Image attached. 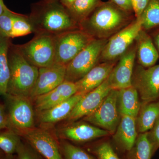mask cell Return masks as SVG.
<instances>
[{
	"label": "cell",
	"mask_w": 159,
	"mask_h": 159,
	"mask_svg": "<svg viewBox=\"0 0 159 159\" xmlns=\"http://www.w3.org/2000/svg\"><path fill=\"white\" fill-rule=\"evenodd\" d=\"M34 34L53 35L66 31L80 29L68 9L60 1L40 0L31 6L29 16Z\"/></svg>",
	"instance_id": "obj_1"
},
{
	"label": "cell",
	"mask_w": 159,
	"mask_h": 159,
	"mask_svg": "<svg viewBox=\"0 0 159 159\" xmlns=\"http://www.w3.org/2000/svg\"><path fill=\"white\" fill-rule=\"evenodd\" d=\"M134 16L109 1L102 2L79 28L94 39H109L132 22Z\"/></svg>",
	"instance_id": "obj_2"
},
{
	"label": "cell",
	"mask_w": 159,
	"mask_h": 159,
	"mask_svg": "<svg viewBox=\"0 0 159 159\" xmlns=\"http://www.w3.org/2000/svg\"><path fill=\"white\" fill-rule=\"evenodd\" d=\"M8 59L10 75L7 95L30 97L37 80L39 68L30 63L16 45L12 43L9 48Z\"/></svg>",
	"instance_id": "obj_3"
},
{
	"label": "cell",
	"mask_w": 159,
	"mask_h": 159,
	"mask_svg": "<svg viewBox=\"0 0 159 159\" xmlns=\"http://www.w3.org/2000/svg\"><path fill=\"white\" fill-rule=\"evenodd\" d=\"M108 39H93L66 67L65 80L75 83L95 66Z\"/></svg>",
	"instance_id": "obj_4"
},
{
	"label": "cell",
	"mask_w": 159,
	"mask_h": 159,
	"mask_svg": "<svg viewBox=\"0 0 159 159\" xmlns=\"http://www.w3.org/2000/svg\"><path fill=\"white\" fill-rule=\"evenodd\" d=\"M54 35L48 34H34L28 42L16 45L25 58L37 67H45L55 63Z\"/></svg>",
	"instance_id": "obj_5"
},
{
	"label": "cell",
	"mask_w": 159,
	"mask_h": 159,
	"mask_svg": "<svg viewBox=\"0 0 159 159\" xmlns=\"http://www.w3.org/2000/svg\"><path fill=\"white\" fill-rule=\"evenodd\" d=\"M93 39L80 29L54 35L55 63L66 66Z\"/></svg>",
	"instance_id": "obj_6"
},
{
	"label": "cell",
	"mask_w": 159,
	"mask_h": 159,
	"mask_svg": "<svg viewBox=\"0 0 159 159\" xmlns=\"http://www.w3.org/2000/svg\"><path fill=\"white\" fill-rule=\"evenodd\" d=\"M142 29L141 18L135 17L129 25L109 39L100 55L99 63L117 61L135 42Z\"/></svg>",
	"instance_id": "obj_7"
},
{
	"label": "cell",
	"mask_w": 159,
	"mask_h": 159,
	"mask_svg": "<svg viewBox=\"0 0 159 159\" xmlns=\"http://www.w3.org/2000/svg\"><path fill=\"white\" fill-rule=\"evenodd\" d=\"M118 96V90L112 89L99 107L84 120L113 134L121 118L117 104Z\"/></svg>",
	"instance_id": "obj_8"
},
{
	"label": "cell",
	"mask_w": 159,
	"mask_h": 159,
	"mask_svg": "<svg viewBox=\"0 0 159 159\" xmlns=\"http://www.w3.org/2000/svg\"><path fill=\"white\" fill-rule=\"evenodd\" d=\"M132 85L136 89L142 103L159 99V65L148 68L137 66L134 71Z\"/></svg>",
	"instance_id": "obj_9"
},
{
	"label": "cell",
	"mask_w": 159,
	"mask_h": 159,
	"mask_svg": "<svg viewBox=\"0 0 159 159\" xmlns=\"http://www.w3.org/2000/svg\"><path fill=\"white\" fill-rule=\"evenodd\" d=\"M10 125L16 132L34 128V114L31 98L7 95Z\"/></svg>",
	"instance_id": "obj_10"
},
{
	"label": "cell",
	"mask_w": 159,
	"mask_h": 159,
	"mask_svg": "<svg viewBox=\"0 0 159 159\" xmlns=\"http://www.w3.org/2000/svg\"><path fill=\"white\" fill-rule=\"evenodd\" d=\"M16 133L45 159H63L57 141L47 131L33 128Z\"/></svg>",
	"instance_id": "obj_11"
},
{
	"label": "cell",
	"mask_w": 159,
	"mask_h": 159,
	"mask_svg": "<svg viewBox=\"0 0 159 159\" xmlns=\"http://www.w3.org/2000/svg\"><path fill=\"white\" fill-rule=\"evenodd\" d=\"M112 89L108 78L101 85L83 96L71 112L67 120L74 122L95 111Z\"/></svg>",
	"instance_id": "obj_12"
},
{
	"label": "cell",
	"mask_w": 159,
	"mask_h": 159,
	"mask_svg": "<svg viewBox=\"0 0 159 159\" xmlns=\"http://www.w3.org/2000/svg\"><path fill=\"white\" fill-rule=\"evenodd\" d=\"M66 67L54 63L52 65L39 69L37 80L31 92L30 98L34 99L48 93L65 81Z\"/></svg>",
	"instance_id": "obj_13"
},
{
	"label": "cell",
	"mask_w": 159,
	"mask_h": 159,
	"mask_svg": "<svg viewBox=\"0 0 159 159\" xmlns=\"http://www.w3.org/2000/svg\"><path fill=\"white\" fill-rule=\"evenodd\" d=\"M136 55V46H134L119 58L108 77L112 89L119 90L132 85L134 64Z\"/></svg>",
	"instance_id": "obj_14"
},
{
	"label": "cell",
	"mask_w": 159,
	"mask_h": 159,
	"mask_svg": "<svg viewBox=\"0 0 159 159\" xmlns=\"http://www.w3.org/2000/svg\"><path fill=\"white\" fill-rule=\"evenodd\" d=\"M59 134L61 139L78 142H88L111 134L107 131L84 122L67 125L60 130Z\"/></svg>",
	"instance_id": "obj_15"
},
{
	"label": "cell",
	"mask_w": 159,
	"mask_h": 159,
	"mask_svg": "<svg viewBox=\"0 0 159 159\" xmlns=\"http://www.w3.org/2000/svg\"><path fill=\"white\" fill-rule=\"evenodd\" d=\"M116 63L117 61H108L99 63L95 66L75 83L77 93L85 95L101 85L108 78Z\"/></svg>",
	"instance_id": "obj_16"
},
{
	"label": "cell",
	"mask_w": 159,
	"mask_h": 159,
	"mask_svg": "<svg viewBox=\"0 0 159 159\" xmlns=\"http://www.w3.org/2000/svg\"><path fill=\"white\" fill-rule=\"evenodd\" d=\"M77 93L75 83L65 81L48 93L34 99L35 110L38 111L49 109L65 101Z\"/></svg>",
	"instance_id": "obj_17"
},
{
	"label": "cell",
	"mask_w": 159,
	"mask_h": 159,
	"mask_svg": "<svg viewBox=\"0 0 159 159\" xmlns=\"http://www.w3.org/2000/svg\"><path fill=\"white\" fill-rule=\"evenodd\" d=\"M136 119L131 116L121 115L113 139L117 148L122 152H128L134 145L138 136Z\"/></svg>",
	"instance_id": "obj_18"
},
{
	"label": "cell",
	"mask_w": 159,
	"mask_h": 159,
	"mask_svg": "<svg viewBox=\"0 0 159 159\" xmlns=\"http://www.w3.org/2000/svg\"><path fill=\"white\" fill-rule=\"evenodd\" d=\"M84 95L77 93L57 105L49 109L39 112V121L43 124H52L67 119Z\"/></svg>",
	"instance_id": "obj_19"
},
{
	"label": "cell",
	"mask_w": 159,
	"mask_h": 159,
	"mask_svg": "<svg viewBox=\"0 0 159 159\" xmlns=\"http://www.w3.org/2000/svg\"><path fill=\"white\" fill-rule=\"evenodd\" d=\"M135 42L137 57L140 65L145 68L155 65L159 54L150 35L142 29L138 34Z\"/></svg>",
	"instance_id": "obj_20"
},
{
	"label": "cell",
	"mask_w": 159,
	"mask_h": 159,
	"mask_svg": "<svg viewBox=\"0 0 159 159\" xmlns=\"http://www.w3.org/2000/svg\"><path fill=\"white\" fill-rule=\"evenodd\" d=\"M136 89L132 85L118 90V110L121 115H127L137 118L142 103L139 99Z\"/></svg>",
	"instance_id": "obj_21"
},
{
	"label": "cell",
	"mask_w": 159,
	"mask_h": 159,
	"mask_svg": "<svg viewBox=\"0 0 159 159\" xmlns=\"http://www.w3.org/2000/svg\"><path fill=\"white\" fill-rule=\"evenodd\" d=\"M159 117V99L142 103L136 122L137 131L139 134L148 132L153 127Z\"/></svg>",
	"instance_id": "obj_22"
},
{
	"label": "cell",
	"mask_w": 159,
	"mask_h": 159,
	"mask_svg": "<svg viewBox=\"0 0 159 159\" xmlns=\"http://www.w3.org/2000/svg\"><path fill=\"white\" fill-rule=\"evenodd\" d=\"M11 43V39L0 37V93L6 97L8 94V87L10 79L8 52Z\"/></svg>",
	"instance_id": "obj_23"
},
{
	"label": "cell",
	"mask_w": 159,
	"mask_h": 159,
	"mask_svg": "<svg viewBox=\"0 0 159 159\" xmlns=\"http://www.w3.org/2000/svg\"><path fill=\"white\" fill-rule=\"evenodd\" d=\"M102 2L101 0H76L67 9L79 25Z\"/></svg>",
	"instance_id": "obj_24"
},
{
	"label": "cell",
	"mask_w": 159,
	"mask_h": 159,
	"mask_svg": "<svg viewBox=\"0 0 159 159\" xmlns=\"http://www.w3.org/2000/svg\"><path fill=\"white\" fill-rule=\"evenodd\" d=\"M127 153V159H151L152 148L147 132L138 135L133 147Z\"/></svg>",
	"instance_id": "obj_25"
},
{
	"label": "cell",
	"mask_w": 159,
	"mask_h": 159,
	"mask_svg": "<svg viewBox=\"0 0 159 159\" xmlns=\"http://www.w3.org/2000/svg\"><path fill=\"white\" fill-rule=\"evenodd\" d=\"M140 17L142 29L150 30L159 26V1L150 0Z\"/></svg>",
	"instance_id": "obj_26"
},
{
	"label": "cell",
	"mask_w": 159,
	"mask_h": 159,
	"mask_svg": "<svg viewBox=\"0 0 159 159\" xmlns=\"http://www.w3.org/2000/svg\"><path fill=\"white\" fill-rule=\"evenodd\" d=\"M33 33V29L29 16L16 13L10 38L25 36Z\"/></svg>",
	"instance_id": "obj_27"
},
{
	"label": "cell",
	"mask_w": 159,
	"mask_h": 159,
	"mask_svg": "<svg viewBox=\"0 0 159 159\" xmlns=\"http://www.w3.org/2000/svg\"><path fill=\"white\" fill-rule=\"evenodd\" d=\"M20 142L18 134L14 131L6 130L0 134V148L6 154L16 153Z\"/></svg>",
	"instance_id": "obj_28"
},
{
	"label": "cell",
	"mask_w": 159,
	"mask_h": 159,
	"mask_svg": "<svg viewBox=\"0 0 159 159\" xmlns=\"http://www.w3.org/2000/svg\"><path fill=\"white\" fill-rule=\"evenodd\" d=\"M16 13L7 7L0 13V37L10 38Z\"/></svg>",
	"instance_id": "obj_29"
},
{
	"label": "cell",
	"mask_w": 159,
	"mask_h": 159,
	"mask_svg": "<svg viewBox=\"0 0 159 159\" xmlns=\"http://www.w3.org/2000/svg\"><path fill=\"white\" fill-rule=\"evenodd\" d=\"M61 148L63 159H94L83 149L69 142H64Z\"/></svg>",
	"instance_id": "obj_30"
},
{
	"label": "cell",
	"mask_w": 159,
	"mask_h": 159,
	"mask_svg": "<svg viewBox=\"0 0 159 159\" xmlns=\"http://www.w3.org/2000/svg\"><path fill=\"white\" fill-rule=\"evenodd\" d=\"M92 152L97 159H120L108 142L99 143L92 148Z\"/></svg>",
	"instance_id": "obj_31"
},
{
	"label": "cell",
	"mask_w": 159,
	"mask_h": 159,
	"mask_svg": "<svg viewBox=\"0 0 159 159\" xmlns=\"http://www.w3.org/2000/svg\"><path fill=\"white\" fill-rule=\"evenodd\" d=\"M17 159H43L42 156L29 143L20 142L16 149Z\"/></svg>",
	"instance_id": "obj_32"
},
{
	"label": "cell",
	"mask_w": 159,
	"mask_h": 159,
	"mask_svg": "<svg viewBox=\"0 0 159 159\" xmlns=\"http://www.w3.org/2000/svg\"><path fill=\"white\" fill-rule=\"evenodd\" d=\"M147 135L152 146L154 155L159 148V117L152 128L147 132Z\"/></svg>",
	"instance_id": "obj_33"
},
{
	"label": "cell",
	"mask_w": 159,
	"mask_h": 159,
	"mask_svg": "<svg viewBox=\"0 0 159 159\" xmlns=\"http://www.w3.org/2000/svg\"><path fill=\"white\" fill-rule=\"evenodd\" d=\"M150 1V0H131L135 17H139L142 15Z\"/></svg>",
	"instance_id": "obj_34"
},
{
	"label": "cell",
	"mask_w": 159,
	"mask_h": 159,
	"mask_svg": "<svg viewBox=\"0 0 159 159\" xmlns=\"http://www.w3.org/2000/svg\"><path fill=\"white\" fill-rule=\"evenodd\" d=\"M11 126L9 114L6 112V107L3 104L0 105V129L9 128Z\"/></svg>",
	"instance_id": "obj_35"
},
{
	"label": "cell",
	"mask_w": 159,
	"mask_h": 159,
	"mask_svg": "<svg viewBox=\"0 0 159 159\" xmlns=\"http://www.w3.org/2000/svg\"><path fill=\"white\" fill-rule=\"evenodd\" d=\"M120 9L130 13H134L131 0H109Z\"/></svg>",
	"instance_id": "obj_36"
},
{
	"label": "cell",
	"mask_w": 159,
	"mask_h": 159,
	"mask_svg": "<svg viewBox=\"0 0 159 159\" xmlns=\"http://www.w3.org/2000/svg\"><path fill=\"white\" fill-rule=\"evenodd\" d=\"M152 39L159 54V29L154 33Z\"/></svg>",
	"instance_id": "obj_37"
},
{
	"label": "cell",
	"mask_w": 159,
	"mask_h": 159,
	"mask_svg": "<svg viewBox=\"0 0 159 159\" xmlns=\"http://www.w3.org/2000/svg\"><path fill=\"white\" fill-rule=\"evenodd\" d=\"M76 0H60V2L64 6L68 8Z\"/></svg>",
	"instance_id": "obj_38"
},
{
	"label": "cell",
	"mask_w": 159,
	"mask_h": 159,
	"mask_svg": "<svg viewBox=\"0 0 159 159\" xmlns=\"http://www.w3.org/2000/svg\"><path fill=\"white\" fill-rule=\"evenodd\" d=\"M7 6L4 2V0H0V13L2 12L4 9L6 8Z\"/></svg>",
	"instance_id": "obj_39"
},
{
	"label": "cell",
	"mask_w": 159,
	"mask_h": 159,
	"mask_svg": "<svg viewBox=\"0 0 159 159\" xmlns=\"http://www.w3.org/2000/svg\"><path fill=\"white\" fill-rule=\"evenodd\" d=\"M1 159H17V157L16 158L13 154L8 155L5 154V155L2 157H1Z\"/></svg>",
	"instance_id": "obj_40"
},
{
	"label": "cell",
	"mask_w": 159,
	"mask_h": 159,
	"mask_svg": "<svg viewBox=\"0 0 159 159\" xmlns=\"http://www.w3.org/2000/svg\"><path fill=\"white\" fill-rule=\"evenodd\" d=\"M50 1H60V0H50Z\"/></svg>",
	"instance_id": "obj_41"
},
{
	"label": "cell",
	"mask_w": 159,
	"mask_h": 159,
	"mask_svg": "<svg viewBox=\"0 0 159 159\" xmlns=\"http://www.w3.org/2000/svg\"></svg>",
	"instance_id": "obj_42"
}]
</instances>
